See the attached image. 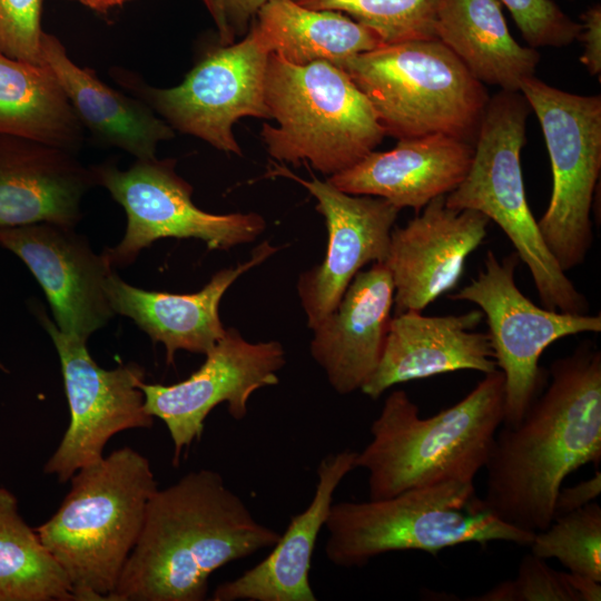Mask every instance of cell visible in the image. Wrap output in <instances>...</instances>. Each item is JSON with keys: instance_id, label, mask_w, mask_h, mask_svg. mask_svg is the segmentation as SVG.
I'll return each instance as SVG.
<instances>
[{"instance_id": "3", "label": "cell", "mask_w": 601, "mask_h": 601, "mask_svg": "<svg viewBox=\"0 0 601 601\" xmlns=\"http://www.w3.org/2000/svg\"><path fill=\"white\" fill-rule=\"evenodd\" d=\"M504 401L500 370L428 417L420 415L406 392L390 393L371 425V441L355 459V469L368 473L370 500L445 482L474 483L503 423Z\"/></svg>"}, {"instance_id": "33", "label": "cell", "mask_w": 601, "mask_h": 601, "mask_svg": "<svg viewBox=\"0 0 601 601\" xmlns=\"http://www.w3.org/2000/svg\"><path fill=\"white\" fill-rule=\"evenodd\" d=\"M43 0H0V51L10 58L42 63Z\"/></svg>"}, {"instance_id": "10", "label": "cell", "mask_w": 601, "mask_h": 601, "mask_svg": "<svg viewBox=\"0 0 601 601\" xmlns=\"http://www.w3.org/2000/svg\"><path fill=\"white\" fill-rule=\"evenodd\" d=\"M515 252L500 259L487 250L484 268L449 296L482 311L497 370L504 375L503 425H516L540 394L544 375L539 361L560 338L601 332V316L552 311L535 305L518 287Z\"/></svg>"}, {"instance_id": "36", "label": "cell", "mask_w": 601, "mask_h": 601, "mask_svg": "<svg viewBox=\"0 0 601 601\" xmlns=\"http://www.w3.org/2000/svg\"><path fill=\"white\" fill-rule=\"evenodd\" d=\"M601 493V472L570 487H561L554 502V518L578 510L598 499Z\"/></svg>"}, {"instance_id": "26", "label": "cell", "mask_w": 601, "mask_h": 601, "mask_svg": "<svg viewBox=\"0 0 601 601\" xmlns=\"http://www.w3.org/2000/svg\"><path fill=\"white\" fill-rule=\"evenodd\" d=\"M269 52L293 65L342 61L383 46L380 36L351 17L294 0H272L252 23Z\"/></svg>"}, {"instance_id": "28", "label": "cell", "mask_w": 601, "mask_h": 601, "mask_svg": "<svg viewBox=\"0 0 601 601\" xmlns=\"http://www.w3.org/2000/svg\"><path fill=\"white\" fill-rule=\"evenodd\" d=\"M0 601H76L61 566L0 487Z\"/></svg>"}, {"instance_id": "7", "label": "cell", "mask_w": 601, "mask_h": 601, "mask_svg": "<svg viewBox=\"0 0 601 601\" xmlns=\"http://www.w3.org/2000/svg\"><path fill=\"white\" fill-rule=\"evenodd\" d=\"M338 67L367 98L385 135L443 134L474 144L490 96L436 38L383 45Z\"/></svg>"}, {"instance_id": "20", "label": "cell", "mask_w": 601, "mask_h": 601, "mask_svg": "<svg viewBox=\"0 0 601 601\" xmlns=\"http://www.w3.org/2000/svg\"><path fill=\"white\" fill-rule=\"evenodd\" d=\"M473 155L474 144L449 135L405 138L391 150H373L327 180L344 193L381 197L400 210L420 213L462 183Z\"/></svg>"}, {"instance_id": "16", "label": "cell", "mask_w": 601, "mask_h": 601, "mask_svg": "<svg viewBox=\"0 0 601 601\" xmlns=\"http://www.w3.org/2000/svg\"><path fill=\"white\" fill-rule=\"evenodd\" d=\"M0 245L36 277L63 334L88 341L115 316L105 290L114 267L75 227L41 221L0 228Z\"/></svg>"}, {"instance_id": "24", "label": "cell", "mask_w": 601, "mask_h": 601, "mask_svg": "<svg viewBox=\"0 0 601 601\" xmlns=\"http://www.w3.org/2000/svg\"><path fill=\"white\" fill-rule=\"evenodd\" d=\"M41 58L58 79L83 129L99 142L136 159H147L156 157L161 141L175 136L144 100L111 88L92 69L75 63L56 36L43 33Z\"/></svg>"}, {"instance_id": "9", "label": "cell", "mask_w": 601, "mask_h": 601, "mask_svg": "<svg viewBox=\"0 0 601 601\" xmlns=\"http://www.w3.org/2000/svg\"><path fill=\"white\" fill-rule=\"evenodd\" d=\"M520 91L540 122L552 170L551 198L538 226L566 273L583 264L593 240L590 214L601 171V96L568 92L535 76Z\"/></svg>"}, {"instance_id": "13", "label": "cell", "mask_w": 601, "mask_h": 601, "mask_svg": "<svg viewBox=\"0 0 601 601\" xmlns=\"http://www.w3.org/2000/svg\"><path fill=\"white\" fill-rule=\"evenodd\" d=\"M38 317L58 353L70 412L69 425L43 471L63 483L99 461L117 433L150 428L155 417L145 408L140 388L145 370L139 364L102 368L91 357L87 341L60 332L42 309Z\"/></svg>"}, {"instance_id": "11", "label": "cell", "mask_w": 601, "mask_h": 601, "mask_svg": "<svg viewBox=\"0 0 601 601\" xmlns=\"http://www.w3.org/2000/svg\"><path fill=\"white\" fill-rule=\"evenodd\" d=\"M175 159H136L126 170L112 164L91 166L96 185L124 208V238L104 250L115 267L132 264L140 252L161 238H196L208 249H229L255 240L265 229L256 213L211 214L198 208L193 187L175 170Z\"/></svg>"}, {"instance_id": "15", "label": "cell", "mask_w": 601, "mask_h": 601, "mask_svg": "<svg viewBox=\"0 0 601 601\" xmlns=\"http://www.w3.org/2000/svg\"><path fill=\"white\" fill-rule=\"evenodd\" d=\"M272 174L304 186L325 218L328 233L325 257L319 265L300 274L297 282L300 304L312 329L336 308L365 265L385 262L400 209L381 197L344 193L328 180L303 179L286 167L276 165Z\"/></svg>"}, {"instance_id": "17", "label": "cell", "mask_w": 601, "mask_h": 601, "mask_svg": "<svg viewBox=\"0 0 601 601\" xmlns=\"http://www.w3.org/2000/svg\"><path fill=\"white\" fill-rule=\"evenodd\" d=\"M489 223L482 213L451 208L440 196L405 226L394 227L384 262L394 284V315L423 312L455 288Z\"/></svg>"}, {"instance_id": "37", "label": "cell", "mask_w": 601, "mask_h": 601, "mask_svg": "<svg viewBox=\"0 0 601 601\" xmlns=\"http://www.w3.org/2000/svg\"><path fill=\"white\" fill-rule=\"evenodd\" d=\"M569 580L580 601H600L601 600V582L569 572Z\"/></svg>"}, {"instance_id": "8", "label": "cell", "mask_w": 601, "mask_h": 601, "mask_svg": "<svg viewBox=\"0 0 601 601\" xmlns=\"http://www.w3.org/2000/svg\"><path fill=\"white\" fill-rule=\"evenodd\" d=\"M530 105L521 91L490 97L474 155L462 183L445 196L454 209H473L494 221L529 268L543 307L588 314L589 303L545 245L529 207L521 168Z\"/></svg>"}, {"instance_id": "14", "label": "cell", "mask_w": 601, "mask_h": 601, "mask_svg": "<svg viewBox=\"0 0 601 601\" xmlns=\"http://www.w3.org/2000/svg\"><path fill=\"white\" fill-rule=\"evenodd\" d=\"M205 356L201 366L184 381L140 384L146 411L168 428L174 465H178L184 449L201 439L205 420L218 404L226 403L234 420H244L253 393L278 384L277 373L286 363L279 342L250 343L233 327L226 328Z\"/></svg>"}, {"instance_id": "18", "label": "cell", "mask_w": 601, "mask_h": 601, "mask_svg": "<svg viewBox=\"0 0 601 601\" xmlns=\"http://www.w3.org/2000/svg\"><path fill=\"white\" fill-rule=\"evenodd\" d=\"M483 318L481 309L444 316L417 311L393 315L381 359L362 393L377 400L390 387L414 380L462 370L496 371L487 333L475 331Z\"/></svg>"}, {"instance_id": "5", "label": "cell", "mask_w": 601, "mask_h": 601, "mask_svg": "<svg viewBox=\"0 0 601 601\" xmlns=\"http://www.w3.org/2000/svg\"><path fill=\"white\" fill-rule=\"evenodd\" d=\"M324 551L331 563L363 566L395 551L436 555L446 548L493 541L529 546L534 533L514 528L485 509L474 483L445 482L364 502L333 503Z\"/></svg>"}, {"instance_id": "12", "label": "cell", "mask_w": 601, "mask_h": 601, "mask_svg": "<svg viewBox=\"0 0 601 601\" xmlns=\"http://www.w3.org/2000/svg\"><path fill=\"white\" fill-rule=\"evenodd\" d=\"M269 55L252 24L243 40L209 50L178 86L155 88L122 70L116 78L173 129L242 155L233 125L246 116L270 118L264 97Z\"/></svg>"}, {"instance_id": "35", "label": "cell", "mask_w": 601, "mask_h": 601, "mask_svg": "<svg viewBox=\"0 0 601 601\" xmlns=\"http://www.w3.org/2000/svg\"><path fill=\"white\" fill-rule=\"evenodd\" d=\"M581 32L578 40L583 43V52L580 62L585 67L590 76L601 75V6L595 3L585 10L581 17Z\"/></svg>"}, {"instance_id": "23", "label": "cell", "mask_w": 601, "mask_h": 601, "mask_svg": "<svg viewBox=\"0 0 601 601\" xmlns=\"http://www.w3.org/2000/svg\"><path fill=\"white\" fill-rule=\"evenodd\" d=\"M355 451L343 450L319 462L311 503L290 518L273 551L239 577L218 584L214 601H316L309 583L312 556L327 520L333 496L343 479L355 469Z\"/></svg>"}, {"instance_id": "4", "label": "cell", "mask_w": 601, "mask_h": 601, "mask_svg": "<svg viewBox=\"0 0 601 601\" xmlns=\"http://www.w3.org/2000/svg\"><path fill=\"white\" fill-rule=\"evenodd\" d=\"M57 512L35 528L76 601L108 600L158 489L149 460L124 446L81 467Z\"/></svg>"}, {"instance_id": "27", "label": "cell", "mask_w": 601, "mask_h": 601, "mask_svg": "<svg viewBox=\"0 0 601 601\" xmlns=\"http://www.w3.org/2000/svg\"><path fill=\"white\" fill-rule=\"evenodd\" d=\"M0 134L76 152L85 129L52 70L0 51Z\"/></svg>"}, {"instance_id": "32", "label": "cell", "mask_w": 601, "mask_h": 601, "mask_svg": "<svg viewBox=\"0 0 601 601\" xmlns=\"http://www.w3.org/2000/svg\"><path fill=\"white\" fill-rule=\"evenodd\" d=\"M531 48H560L578 40L581 22L570 18L553 0H499Z\"/></svg>"}, {"instance_id": "31", "label": "cell", "mask_w": 601, "mask_h": 601, "mask_svg": "<svg viewBox=\"0 0 601 601\" xmlns=\"http://www.w3.org/2000/svg\"><path fill=\"white\" fill-rule=\"evenodd\" d=\"M470 601H580L568 572L555 571L532 553L523 556L513 580L467 598Z\"/></svg>"}, {"instance_id": "29", "label": "cell", "mask_w": 601, "mask_h": 601, "mask_svg": "<svg viewBox=\"0 0 601 601\" xmlns=\"http://www.w3.org/2000/svg\"><path fill=\"white\" fill-rule=\"evenodd\" d=\"M531 553L556 559L569 572L601 582V506L595 501L556 516L535 532Z\"/></svg>"}, {"instance_id": "38", "label": "cell", "mask_w": 601, "mask_h": 601, "mask_svg": "<svg viewBox=\"0 0 601 601\" xmlns=\"http://www.w3.org/2000/svg\"><path fill=\"white\" fill-rule=\"evenodd\" d=\"M78 2L99 13H106L110 9L119 7L130 0H69Z\"/></svg>"}, {"instance_id": "30", "label": "cell", "mask_w": 601, "mask_h": 601, "mask_svg": "<svg viewBox=\"0 0 601 601\" xmlns=\"http://www.w3.org/2000/svg\"><path fill=\"white\" fill-rule=\"evenodd\" d=\"M342 12L375 31L384 45L435 38L437 0H294Z\"/></svg>"}, {"instance_id": "6", "label": "cell", "mask_w": 601, "mask_h": 601, "mask_svg": "<svg viewBox=\"0 0 601 601\" xmlns=\"http://www.w3.org/2000/svg\"><path fill=\"white\" fill-rule=\"evenodd\" d=\"M264 97L278 126L264 124L260 135L279 161H308L329 177L358 162L386 136L364 93L328 61L298 66L272 52Z\"/></svg>"}, {"instance_id": "19", "label": "cell", "mask_w": 601, "mask_h": 601, "mask_svg": "<svg viewBox=\"0 0 601 601\" xmlns=\"http://www.w3.org/2000/svg\"><path fill=\"white\" fill-rule=\"evenodd\" d=\"M393 306L390 270L374 263L355 275L336 308L312 328V357L336 393L361 391L377 367Z\"/></svg>"}, {"instance_id": "2", "label": "cell", "mask_w": 601, "mask_h": 601, "mask_svg": "<svg viewBox=\"0 0 601 601\" xmlns=\"http://www.w3.org/2000/svg\"><path fill=\"white\" fill-rule=\"evenodd\" d=\"M279 536L218 472L191 471L150 496L109 601H203L213 572L273 548Z\"/></svg>"}, {"instance_id": "22", "label": "cell", "mask_w": 601, "mask_h": 601, "mask_svg": "<svg viewBox=\"0 0 601 601\" xmlns=\"http://www.w3.org/2000/svg\"><path fill=\"white\" fill-rule=\"evenodd\" d=\"M95 185L91 168L73 152L0 134V228L41 221L76 227Z\"/></svg>"}, {"instance_id": "1", "label": "cell", "mask_w": 601, "mask_h": 601, "mask_svg": "<svg viewBox=\"0 0 601 601\" xmlns=\"http://www.w3.org/2000/svg\"><path fill=\"white\" fill-rule=\"evenodd\" d=\"M549 375L521 421L499 427L484 466L485 509L532 533L553 521L565 477L601 461L600 349L584 341L555 359Z\"/></svg>"}, {"instance_id": "21", "label": "cell", "mask_w": 601, "mask_h": 601, "mask_svg": "<svg viewBox=\"0 0 601 601\" xmlns=\"http://www.w3.org/2000/svg\"><path fill=\"white\" fill-rule=\"evenodd\" d=\"M277 249L268 240L263 242L247 262L217 272L197 293L146 290L126 283L115 270L107 277L105 290L115 314L129 317L154 343L165 346L170 365L177 351L205 355L225 335L219 317L225 292Z\"/></svg>"}, {"instance_id": "34", "label": "cell", "mask_w": 601, "mask_h": 601, "mask_svg": "<svg viewBox=\"0 0 601 601\" xmlns=\"http://www.w3.org/2000/svg\"><path fill=\"white\" fill-rule=\"evenodd\" d=\"M201 1L216 24L220 45H229L249 30L258 11L272 0Z\"/></svg>"}, {"instance_id": "25", "label": "cell", "mask_w": 601, "mask_h": 601, "mask_svg": "<svg viewBox=\"0 0 601 601\" xmlns=\"http://www.w3.org/2000/svg\"><path fill=\"white\" fill-rule=\"evenodd\" d=\"M434 35L480 82L520 91L540 53L510 33L499 0H437Z\"/></svg>"}]
</instances>
